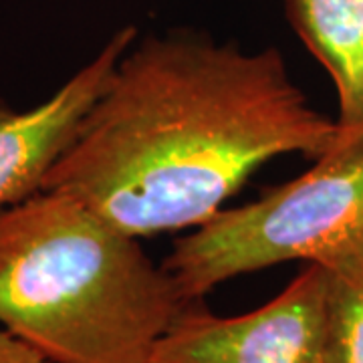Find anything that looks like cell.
<instances>
[{"mask_svg": "<svg viewBox=\"0 0 363 363\" xmlns=\"http://www.w3.org/2000/svg\"><path fill=\"white\" fill-rule=\"evenodd\" d=\"M337 133L277 49L145 37L123 52L43 190L142 238L204 224L262 164L317 160Z\"/></svg>", "mask_w": 363, "mask_h": 363, "instance_id": "cell-1", "label": "cell"}, {"mask_svg": "<svg viewBox=\"0 0 363 363\" xmlns=\"http://www.w3.org/2000/svg\"><path fill=\"white\" fill-rule=\"evenodd\" d=\"M188 305L135 236L75 198L0 210V329L49 363H150Z\"/></svg>", "mask_w": 363, "mask_h": 363, "instance_id": "cell-2", "label": "cell"}, {"mask_svg": "<svg viewBox=\"0 0 363 363\" xmlns=\"http://www.w3.org/2000/svg\"><path fill=\"white\" fill-rule=\"evenodd\" d=\"M362 240L363 123L339 128L303 176L196 226L164 269L192 303L238 274L289 260L325 262Z\"/></svg>", "mask_w": 363, "mask_h": 363, "instance_id": "cell-3", "label": "cell"}, {"mask_svg": "<svg viewBox=\"0 0 363 363\" xmlns=\"http://www.w3.org/2000/svg\"><path fill=\"white\" fill-rule=\"evenodd\" d=\"M327 271L319 262L255 311L216 317L190 305L150 363H325Z\"/></svg>", "mask_w": 363, "mask_h": 363, "instance_id": "cell-4", "label": "cell"}, {"mask_svg": "<svg viewBox=\"0 0 363 363\" xmlns=\"http://www.w3.org/2000/svg\"><path fill=\"white\" fill-rule=\"evenodd\" d=\"M135 39V26L119 28L93 61L33 109L18 111L0 99V210L43 190Z\"/></svg>", "mask_w": 363, "mask_h": 363, "instance_id": "cell-5", "label": "cell"}, {"mask_svg": "<svg viewBox=\"0 0 363 363\" xmlns=\"http://www.w3.org/2000/svg\"><path fill=\"white\" fill-rule=\"evenodd\" d=\"M286 18L331 75L339 128L363 123V0H283Z\"/></svg>", "mask_w": 363, "mask_h": 363, "instance_id": "cell-6", "label": "cell"}, {"mask_svg": "<svg viewBox=\"0 0 363 363\" xmlns=\"http://www.w3.org/2000/svg\"><path fill=\"white\" fill-rule=\"evenodd\" d=\"M319 264L327 271L325 363H363V240Z\"/></svg>", "mask_w": 363, "mask_h": 363, "instance_id": "cell-7", "label": "cell"}, {"mask_svg": "<svg viewBox=\"0 0 363 363\" xmlns=\"http://www.w3.org/2000/svg\"><path fill=\"white\" fill-rule=\"evenodd\" d=\"M0 363H49L39 351L0 329Z\"/></svg>", "mask_w": 363, "mask_h": 363, "instance_id": "cell-8", "label": "cell"}]
</instances>
